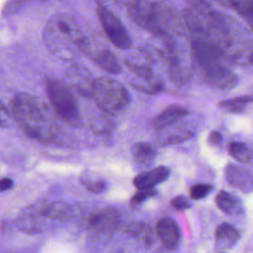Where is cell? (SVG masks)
<instances>
[{"label": "cell", "mask_w": 253, "mask_h": 253, "mask_svg": "<svg viewBox=\"0 0 253 253\" xmlns=\"http://www.w3.org/2000/svg\"><path fill=\"white\" fill-rule=\"evenodd\" d=\"M13 119L32 138L45 141L54 133V123L45 104L27 93L14 96L10 103Z\"/></svg>", "instance_id": "6da1fadb"}, {"label": "cell", "mask_w": 253, "mask_h": 253, "mask_svg": "<svg viewBox=\"0 0 253 253\" xmlns=\"http://www.w3.org/2000/svg\"><path fill=\"white\" fill-rule=\"evenodd\" d=\"M192 55L206 83L215 89L229 90L238 84L236 74L226 66L224 54L207 41L192 38Z\"/></svg>", "instance_id": "7a4b0ae2"}, {"label": "cell", "mask_w": 253, "mask_h": 253, "mask_svg": "<svg viewBox=\"0 0 253 253\" xmlns=\"http://www.w3.org/2000/svg\"><path fill=\"white\" fill-rule=\"evenodd\" d=\"M90 96L101 110L111 114L123 111L130 101L127 89L110 77L94 79L90 88Z\"/></svg>", "instance_id": "3957f363"}, {"label": "cell", "mask_w": 253, "mask_h": 253, "mask_svg": "<svg viewBox=\"0 0 253 253\" xmlns=\"http://www.w3.org/2000/svg\"><path fill=\"white\" fill-rule=\"evenodd\" d=\"M126 10L128 16L137 26L154 36H169L165 32L163 1L129 0L126 4Z\"/></svg>", "instance_id": "277c9868"}, {"label": "cell", "mask_w": 253, "mask_h": 253, "mask_svg": "<svg viewBox=\"0 0 253 253\" xmlns=\"http://www.w3.org/2000/svg\"><path fill=\"white\" fill-rule=\"evenodd\" d=\"M46 42L53 50L64 52L72 46L81 48L84 41L78 27L67 17L58 16L49 21L45 29Z\"/></svg>", "instance_id": "5b68a950"}, {"label": "cell", "mask_w": 253, "mask_h": 253, "mask_svg": "<svg viewBox=\"0 0 253 253\" xmlns=\"http://www.w3.org/2000/svg\"><path fill=\"white\" fill-rule=\"evenodd\" d=\"M44 86L54 111L63 120L75 122L78 118V106L67 85L54 78H48L45 80Z\"/></svg>", "instance_id": "8992f818"}, {"label": "cell", "mask_w": 253, "mask_h": 253, "mask_svg": "<svg viewBox=\"0 0 253 253\" xmlns=\"http://www.w3.org/2000/svg\"><path fill=\"white\" fill-rule=\"evenodd\" d=\"M97 15L110 42L120 49L129 48L131 39L119 18L108 8L103 6L97 8Z\"/></svg>", "instance_id": "52a82bcc"}, {"label": "cell", "mask_w": 253, "mask_h": 253, "mask_svg": "<svg viewBox=\"0 0 253 253\" xmlns=\"http://www.w3.org/2000/svg\"><path fill=\"white\" fill-rule=\"evenodd\" d=\"M81 49L103 70L111 74H118L122 71V67L117 57L112 51L105 47L102 43L92 40L84 39Z\"/></svg>", "instance_id": "ba28073f"}, {"label": "cell", "mask_w": 253, "mask_h": 253, "mask_svg": "<svg viewBox=\"0 0 253 253\" xmlns=\"http://www.w3.org/2000/svg\"><path fill=\"white\" fill-rule=\"evenodd\" d=\"M88 228L103 235L113 234L120 224V214L114 209H104L93 212L87 220Z\"/></svg>", "instance_id": "9c48e42d"}, {"label": "cell", "mask_w": 253, "mask_h": 253, "mask_svg": "<svg viewBox=\"0 0 253 253\" xmlns=\"http://www.w3.org/2000/svg\"><path fill=\"white\" fill-rule=\"evenodd\" d=\"M225 179L232 187L243 193L253 192V173L245 167L228 164L224 170Z\"/></svg>", "instance_id": "30bf717a"}, {"label": "cell", "mask_w": 253, "mask_h": 253, "mask_svg": "<svg viewBox=\"0 0 253 253\" xmlns=\"http://www.w3.org/2000/svg\"><path fill=\"white\" fill-rule=\"evenodd\" d=\"M156 233L162 245L167 249H175L181 239V232L177 222L169 217H164L157 221Z\"/></svg>", "instance_id": "8fae6325"}, {"label": "cell", "mask_w": 253, "mask_h": 253, "mask_svg": "<svg viewBox=\"0 0 253 253\" xmlns=\"http://www.w3.org/2000/svg\"><path fill=\"white\" fill-rule=\"evenodd\" d=\"M188 113L189 111L185 107L178 105L169 106L154 118L152 121V126L156 132H159L183 121Z\"/></svg>", "instance_id": "7c38bea8"}, {"label": "cell", "mask_w": 253, "mask_h": 253, "mask_svg": "<svg viewBox=\"0 0 253 253\" xmlns=\"http://www.w3.org/2000/svg\"><path fill=\"white\" fill-rule=\"evenodd\" d=\"M156 133L160 143L177 144L190 139L195 134V129L180 122Z\"/></svg>", "instance_id": "4fadbf2b"}, {"label": "cell", "mask_w": 253, "mask_h": 253, "mask_svg": "<svg viewBox=\"0 0 253 253\" xmlns=\"http://www.w3.org/2000/svg\"><path fill=\"white\" fill-rule=\"evenodd\" d=\"M170 174V170L165 166H158L149 171L138 174L133 179V185L137 190L154 189V187L165 181Z\"/></svg>", "instance_id": "5bb4252c"}, {"label": "cell", "mask_w": 253, "mask_h": 253, "mask_svg": "<svg viewBox=\"0 0 253 253\" xmlns=\"http://www.w3.org/2000/svg\"><path fill=\"white\" fill-rule=\"evenodd\" d=\"M239 238L237 229L228 223H221L215 230V250L222 252L231 248Z\"/></svg>", "instance_id": "9a60e30c"}, {"label": "cell", "mask_w": 253, "mask_h": 253, "mask_svg": "<svg viewBox=\"0 0 253 253\" xmlns=\"http://www.w3.org/2000/svg\"><path fill=\"white\" fill-rule=\"evenodd\" d=\"M216 206L220 211L228 214H240L244 211L243 202L236 196L220 191L215 197Z\"/></svg>", "instance_id": "2e32d148"}, {"label": "cell", "mask_w": 253, "mask_h": 253, "mask_svg": "<svg viewBox=\"0 0 253 253\" xmlns=\"http://www.w3.org/2000/svg\"><path fill=\"white\" fill-rule=\"evenodd\" d=\"M132 155L135 162L139 166L150 165L156 156V149L154 145L148 142H138L132 147Z\"/></svg>", "instance_id": "e0dca14e"}, {"label": "cell", "mask_w": 253, "mask_h": 253, "mask_svg": "<svg viewBox=\"0 0 253 253\" xmlns=\"http://www.w3.org/2000/svg\"><path fill=\"white\" fill-rule=\"evenodd\" d=\"M126 232L128 235L139 239L146 246H150L153 242V232L147 223L141 221H131L126 224Z\"/></svg>", "instance_id": "ac0fdd59"}, {"label": "cell", "mask_w": 253, "mask_h": 253, "mask_svg": "<svg viewBox=\"0 0 253 253\" xmlns=\"http://www.w3.org/2000/svg\"><path fill=\"white\" fill-rule=\"evenodd\" d=\"M253 103V97L250 95H242L237 96L231 99L223 100L218 103V107L227 112L232 114H239L246 111L247 107Z\"/></svg>", "instance_id": "d6986e66"}, {"label": "cell", "mask_w": 253, "mask_h": 253, "mask_svg": "<svg viewBox=\"0 0 253 253\" xmlns=\"http://www.w3.org/2000/svg\"><path fill=\"white\" fill-rule=\"evenodd\" d=\"M131 85L137 90L147 94L158 93L163 88L162 81L154 75L148 77H137L136 80L131 82Z\"/></svg>", "instance_id": "ffe728a7"}, {"label": "cell", "mask_w": 253, "mask_h": 253, "mask_svg": "<svg viewBox=\"0 0 253 253\" xmlns=\"http://www.w3.org/2000/svg\"><path fill=\"white\" fill-rule=\"evenodd\" d=\"M228 153L231 157L241 163H248L252 159L251 149L243 142L231 141L227 145Z\"/></svg>", "instance_id": "44dd1931"}, {"label": "cell", "mask_w": 253, "mask_h": 253, "mask_svg": "<svg viewBox=\"0 0 253 253\" xmlns=\"http://www.w3.org/2000/svg\"><path fill=\"white\" fill-rule=\"evenodd\" d=\"M68 212H69V208L67 207V205L61 202H52L49 204L42 205L40 210L41 214L52 219L62 218L66 216Z\"/></svg>", "instance_id": "7402d4cb"}, {"label": "cell", "mask_w": 253, "mask_h": 253, "mask_svg": "<svg viewBox=\"0 0 253 253\" xmlns=\"http://www.w3.org/2000/svg\"><path fill=\"white\" fill-rule=\"evenodd\" d=\"M219 4L234 10L242 18L253 10V0H215Z\"/></svg>", "instance_id": "603a6c76"}, {"label": "cell", "mask_w": 253, "mask_h": 253, "mask_svg": "<svg viewBox=\"0 0 253 253\" xmlns=\"http://www.w3.org/2000/svg\"><path fill=\"white\" fill-rule=\"evenodd\" d=\"M212 190V186L209 184H196L190 189V197L193 200H201L207 197Z\"/></svg>", "instance_id": "cb8c5ba5"}, {"label": "cell", "mask_w": 253, "mask_h": 253, "mask_svg": "<svg viewBox=\"0 0 253 253\" xmlns=\"http://www.w3.org/2000/svg\"><path fill=\"white\" fill-rule=\"evenodd\" d=\"M185 1L192 7L193 11L202 15L208 14L213 10L209 0H185Z\"/></svg>", "instance_id": "d4e9b609"}, {"label": "cell", "mask_w": 253, "mask_h": 253, "mask_svg": "<svg viewBox=\"0 0 253 253\" xmlns=\"http://www.w3.org/2000/svg\"><path fill=\"white\" fill-rule=\"evenodd\" d=\"M156 195L155 189H147V190H138L136 194H134L130 200L131 205H139L148 198H151Z\"/></svg>", "instance_id": "484cf974"}, {"label": "cell", "mask_w": 253, "mask_h": 253, "mask_svg": "<svg viewBox=\"0 0 253 253\" xmlns=\"http://www.w3.org/2000/svg\"><path fill=\"white\" fill-rule=\"evenodd\" d=\"M171 206L177 211H185L191 207L190 201L184 196H177L171 201Z\"/></svg>", "instance_id": "4316f807"}, {"label": "cell", "mask_w": 253, "mask_h": 253, "mask_svg": "<svg viewBox=\"0 0 253 253\" xmlns=\"http://www.w3.org/2000/svg\"><path fill=\"white\" fill-rule=\"evenodd\" d=\"M207 141L209 143V145L216 147L218 145H220L221 141H222V135L219 131L217 130H212L210 132V134L208 135Z\"/></svg>", "instance_id": "83f0119b"}, {"label": "cell", "mask_w": 253, "mask_h": 253, "mask_svg": "<svg viewBox=\"0 0 253 253\" xmlns=\"http://www.w3.org/2000/svg\"><path fill=\"white\" fill-rule=\"evenodd\" d=\"M85 186L86 189L92 193H101L106 188V184L102 181H89Z\"/></svg>", "instance_id": "f1b7e54d"}, {"label": "cell", "mask_w": 253, "mask_h": 253, "mask_svg": "<svg viewBox=\"0 0 253 253\" xmlns=\"http://www.w3.org/2000/svg\"><path fill=\"white\" fill-rule=\"evenodd\" d=\"M9 112L8 110L0 103V126H6L9 123Z\"/></svg>", "instance_id": "f546056e"}, {"label": "cell", "mask_w": 253, "mask_h": 253, "mask_svg": "<svg viewBox=\"0 0 253 253\" xmlns=\"http://www.w3.org/2000/svg\"><path fill=\"white\" fill-rule=\"evenodd\" d=\"M13 186V181L10 178L0 179V192L7 191Z\"/></svg>", "instance_id": "4dcf8cb0"}, {"label": "cell", "mask_w": 253, "mask_h": 253, "mask_svg": "<svg viewBox=\"0 0 253 253\" xmlns=\"http://www.w3.org/2000/svg\"><path fill=\"white\" fill-rule=\"evenodd\" d=\"M219 253H223V252H219Z\"/></svg>", "instance_id": "1f68e13d"}]
</instances>
